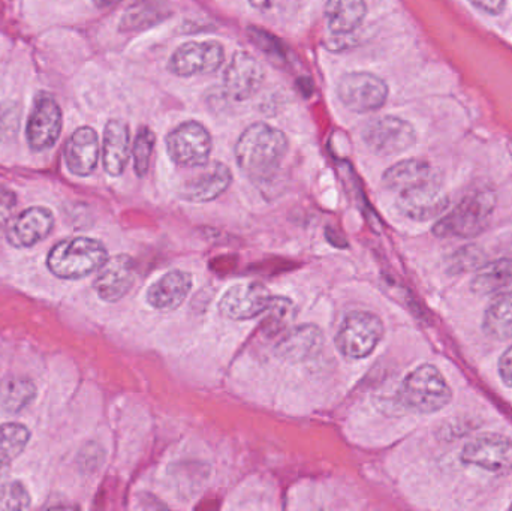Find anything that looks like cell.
I'll return each instance as SVG.
<instances>
[{
    "instance_id": "obj_37",
    "label": "cell",
    "mask_w": 512,
    "mask_h": 511,
    "mask_svg": "<svg viewBox=\"0 0 512 511\" xmlns=\"http://www.w3.org/2000/svg\"><path fill=\"white\" fill-rule=\"evenodd\" d=\"M499 375L505 386L512 387V347L508 348L499 360Z\"/></svg>"
},
{
    "instance_id": "obj_32",
    "label": "cell",
    "mask_w": 512,
    "mask_h": 511,
    "mask_svg": "<svg viewBox=\"0 0 512 511\" xmlns=\"http://www.w3.org/2000/svg\"><path fill=\"white\" fill-rule=\"evenodd\" d=\"M20 125V108L15 102L0 105V140L11 137Z\"/></svg>"
},
{
    "instance_id": "obj_16",
    "label": "cell",
    "mask_w": 512,
    "mask_h": 511,
    "mask_svg": "<svg viewBox=\"0 0 512 511\" xmlns=\"http://www.w3.org/2000/svg\"><path fill=\"white\" fill-rule=\"evenodd\" d=\"M448 204L450 198L439 179L397 194V207L400 212L414 221H429L436 218L445 212Z\"/></svg>"
},
{
    "instance_id": "obj_14",
    "label": "cell",
    "mask_w": 512,
    "mask_h": 511,
    "mask_svg": "<svg viewBox=\"0 0 512 511\" xmlns=\"http://www.w3.org/2000/svg\"><path fill=\"white\" fill-rule=\"evenodd\" d=\"M54 222L53 212L47 207H29L9 221L6 240L14 248H33L53 233Z\"/></svg>"
},
{
    "instance_id": "obj_36",
    "label": "cell",
    "mask_w": 512,
    "mask_h": 511,
    "mask_svg": "<svg viewBox=\"0 0 512 511\" xmlns=\"http://www.w3.org/2000/svg\"><path fill=\"white\" fill-rule=\"evenodd\" d=\"M468 2L490 15H499L505 8V0H468Z\"/></svg>"
},
{
    "instance_id": "obj_23",
    "label": "cell",
    "mask_w": 512,
    "mask_h": 511,
    "mask_svg": "<svg viewBox=\"0 0 512 511\" xmlns=\"http://www.w3.org/2000/svg\"><path fill=\"white\" fill-rule=\"evenodd\" d=\"M321 347V330L315 326H300L292 329L279 342L277 353L289 362H303L318 354Z\"/></svg>"
},
{
    "instance_id": "obj_9",
    "label": "cell",
    "mask_w": 512,
    "mask_h": 511,
    "mask_svg": "<svg viewBox=\"0 0 512 511\" xmlns=\"http://www.w3.org/2000/svg\"><path fill=\"white\" fill-rule=\"evenodd\" d=\"M224 47L218 41H191L180 45L168 62V71L177 77L213 74L224 63Z\"/></svg>"
},
{
    "instance_id": "obj_6",
    "label": "cell",
    "mask_w": 512,
    "mask_h": 511,
    "mask_svg": "<svg viewBox=\"0 0 512 511\" xmlns=\"http://www.w3.org/2000/svg\"><path fill=\"white\" fill-rule=\"evenodd\" d=\"M167 152L174 164L183 168L206 165L212 155L213 140L206 126L195 120L180 123L168 134Z\"/></svg>"
},
{
    "instance_id": "obj_40",
    "label": "cell",
    "mask_w": 512,
    "mask_h": 511,
    "mask_svg": "<svg viewBox=\"0 0 512 511\" xmlns=\"http://www.w3.org/2000/svg\"><path fill=\"white\" fill-rule=\"evenodd\" d=\"M510 509L512 510V504H511V507H510Z\"/></svg>"
},
{
    "instance_id": "obj_5",
    "label": "cell",
    "mask_w": 512,
    "mask_h": 511,
    "mask_svg": "<svg viewBox=\"0 0 512 511\" xmlns=\"http://www.w3.org/2000/svg\"><path fill=\"white\" fill-rule=\"evenodd\" d=\"M384 335V323L378 315L369 311H352L343 318L334 342L345 359L361 360L378 348Z\"/></svg>"
},
{
    "instance_id": "obj_15",
    "label": "cell",
    "mask_w": 512,
    "mask_h": 511,
    "mask_svg": "<svg viewBox=\"0 0 512 511\" xmlns=\"http://www.w3.org/2000/svg\"><path fill=\"white\" fill-rule=\"evenodd\" d=\"M197 174L186 180L180 188L179 195L188 203H209L221 197L231 183L233 174L230 168L222 162H207L203 167L197 168Z\"/></svg>"
},
{
    "instance_id": "obj_10",
    "label": "cell",
    "mask_w": 512,
    "mask_h": 511,
    "mask_svg": "<svg viewBox=\"0 0 512 511\" xmlns=\"http://www.w3.org/2000/svg\"><path fill=\"white\" fill-rule=\"evenodd\" d=\"M62 132V110L56 99L47 92L36 95L26 126V138L30 149L44 152L51 149Z\"/></svg>"
},
{
    "instance_id": "obj_2",
    "label": "cell",
    "mask_w": 512,
    "mask_h": 511,
    "mask_svg": "<svg viewBox=\"0 0 512 511\" xmlns=\"http://www.w3.org/2000/svg\"><path fill=\"white\" fill-rule=\"evenodd\" d=\"M107 260L104 243L81 236L56 243L48 254L47 266L56 278L78 281L98 272Z\"/></svg>"
},
{
    "instance_id": "obj_17",
    "label": "cell",
    "mask_w": 512,
    "mask_h": 511,
    "mask_svg": "<svg viewBox=\"0 0 512 511\" xmlns=\"http://www.w3.org/2000/svg\"><path fill=\"white\" fill-rule=\"evenodd\" d=\"M264 83V69L252 54L237 51L225 69L224 87L230 98L246 101L261 89Z\"/></svg>"
},
{
    "instance_id": "obj_13",
    "label": "cell",
    "mask_w": 512,
    "mask_h": 511,
    "mask_svg": "<svg viewBox=\"0 0 512 511\" xmlns=\"http://www.w3.org/2000/svg\"><path fill=\"white\" fill-rule=\"evenodd\" d=\"M135 279V261L129 255H114L98 270L93 288L99 299L107 303H116L132 290Z\"/></svg>"
},
{
    "instance_id": "obj_31",
    "label": "cell",
    "mask_w": 512,
    "mask_h": 511,
    "mask_svg": "<svg viewBox=\"0 0 512 511\" xmlns=\"http://www.w3.org/2000/svg\"><path fill=\"white\" fill-rule=\"evenodd\" d=\"M32 504L29 491L23 483L18 480H12L9 485L8 494H6L3 510H26Z\"/></svg>"
},
{
    "instance_id": "obj_8",
    "label": "cell",
    "mask_w": 512,
    "mask_h": 511,
    "mask_svg": "<svg viewBox=\"0 0 512 511\" xmlns=\"http://www.w3.org/2000/svg\"><path fill=\"white\" fill-rule=\"evenodd\" d=\"M340 102L355 113H370L384 107L388 86L378 75L370 72H351L337 86Z\"/></svg>"
},
{
    "instance_id": "obj_3",
    "label": "cell",
    "mask_w": 512,
    "mask_h": 511,
    "mask_svg": "<svg viewBox=\"0 0 512 511\" xmlns=\"http://www.w3.org/2000/svg\"><path fill=\"white\" fill-rule=\"evenodd\" d=\"M399 398L409 411L433 414L450 404L453 392L436 366L421 365L403 380Z\"/></svg>"
},
{
    "instance_id": "obj_33",
    "label": "cell",
    "mask_w": 512,
    "mask_h": 511,
    "mask_svg": "<svg viewBox=\"0 0 512 511\" xmlns=\"http://www.w3.org/2000/svg\"><path fill=\"white\" fill-rule=\"evenodd\" d=\"M251 33L252 42L255 45H258L259 48H262V51L267 54H277L280 56L282 54V47H280V42L274 38L270 33L264 32V30L259 29H251L249 30Z\"/></svg>"
},
{
    "instance_id": "obj_30",
    "label": "cell",
    "mask_w": 512,
    "mask_h": 511,
    "mask_svg": "<svg viewBox=\"0 0 512 511\" xmlns=\"http://www.w3.org/2000/svg\"><path fill=\"white\" fill-rule=\"evenodd\" d=\"M265 314H268L267 321H265L267 333L277 335V333L283 332L289 321L294 318V303L286 297H273L270 308Z\"/></svg>"
},
{
    "instance_id": "obj_1",
    "label": "cell",
    "mask_w": 512,
    "mask_h": 511,
    "mask_svg": "<svg viewBox=\"0 0 512 511\" xmlns=\"http://www.w3.org/2000/svg\"><path fill=\"white\" fill-rule=\"evenodd\" d=\"M288 152V138L267 123H254L240 135L234 149L237 165L252 179H262L279 167Z\"/></svg>"
},
{
    "instance_id": "obj_21",
    "label": "cell",
    "mask_w": 512,
    "mask_h": 511,
    "mask_svg": "<svg viewBox=\"0 0 512 511\" xmlns=\"http://www.w3.org/2000/svg\"><path fill=\"white\" fill-rule=\"evenodd\" d=\"M438 179V174L429 162L423 159H405L385 171L382 183L385 188L400 194Z\"/></svg>"
},
{
    "instance_id": "obj_27",
    "label": "cell",
    "mask_w": 512,
    "mask_h": 511,
    "mask_svg": "<svg viewBox=\"0 0 512 511\" xmlns=\"http://www.w3.org/2000/svg\"><path fill=\"white\" fill-rule=\"evenodd\" d=\"M483 329L487 336L498 341L512 338V293L492 300L484 314Z\"/></svg>"
},
{
    "instance_id": "obj_12",
    "label": "cell",
    "mask_w": 512,
    "mask_h": 511,
    "mask_svg": "<svg viewBox=\"0 0 512 511\" xmlns=\"http://www.w3.org/2000/svg\"><path fill=\"white\" fill-rule=\"evenodd\" d=\"M463 464L495 474L512 473V440L502 435L486 434L463 447Z\"/></svg>"
},
{
    "instance_id": "obj_20",
    "label": "cell",
    "mask_w": 512,
    "mask_h": 511,
    "mask_svg": "<svg viewBox=\"0 0 512 511\" xmlns=\"http://www.w3.org/2000/svg\"><path fill=\"white\" fill-rule=\"evenodd\" d=\"M131 156V134L128 123L113 119L107 123L102 143V164L111 177L122 176Z\"/></svg>"
},
{
    "instance_id": "obj_39",
    "label": "cell",
    "mask_w": 512,
    "mask_h": 511,
    "mask_svg": "<svg viewBox=\"0 0 512 511\" xmlns=\"http://www.w3.org/2000/svg\"><path fill=\"white\" fill-rule=\"evenodd\" d=\"M120 2H123V0H93V3L99 9L113 8V6L119 5Z\"/></svg>"
},
{
    "instance_id": "obj_4",
    "label": "cell",
    "mask_w": 512,
    "mask_h": 511,
    "mask_svg": "<svg viewBox=\"0 0 512 511\" xmlns=\"http://www.w3.org/2000/svg\"><path fill=\"white\" fill-rule=\"evenodd\" d=\"M496 198L493 192L480 191L463 198L453 212L439 219L433 227L438 237H474L489 225L495 210Z\"/></svg>"
},
{
    "instance_id": "obj_35",
    "label": "cell",
    "mask_w": 512,
    "mask_h": 511,
    "mask_svg": "<svg viewBox=\"0 0 512 511\" xmlns=\"http://www.w3.org/2000/svg\"><path fill=\"white\" fill-rule=\"evenodd\" d=\"M256 11L264 14H280L288 11L298 0H249Z\"/></svg>"
},
{
    "instance_id": "obj_24",
    "label": "cell",
    "mask_w": 512,
    "mask_h": 511,
    "mask_svg": "<svg viewBox=\"0 0 512 511\" xmlns=\"http://www.w3.org/2000/svg\"><path fill=\"white\" fill-rule=\"evenodd\" d=\"M173 15V9L168 3L159 0H146L131 6L120 21L123 32H140L158 26Z\"/></svg>"
},
{
    "instance_id": "obj_29",
    "label": "cell",
    "mask_w": 512,
    "mask_h": 511,
    "mask_svg": "<svg viewBox=\"0 0 512 511\" xmlns=\"http://www.w3.org/2000/svg\"><path fill=\"white\" fill-rule=\"evenodd\" d=\"M156 137L152 129L141 128L135 137L132 156H134V170L138 177H144L149 173L152 162L153 150H155Z\"/></svg>"
},
{
    "instance_id": "obj_34",
    "label": "cell",
    "mask_w": 512,
    "mask_h": 511,
    "mask_svg": "<svg viewBox=\"0 0 512 511\" xmlns=\"http://www.w3.org/2000/svg\"><path fill=\"white\" fill-rule=\"evenodd\" d=\"M15 203L17 200H15L14 192L0 188V233L8 227Z\"/></svg>"
},
{
    "instance_id": "obj_19",
    "label": "cell",
    "mask_w": 512,
    "mask_h": 511,
    "mask_svg": "<svg viewBox=\"0 0 512 511\" xmlns=\"http://www.w3.org/2000/svg\"><path fill=\"white\" fill-rule=\"evenodd\" d=\"M99 137L89 126L78 128L65 147V162L68 170L78 177H87L96 170L99 162Z\"/></svg>"
},
{
    "instance_id": "obj_22",
    "label": "cell",
    "mask_w": 512,
    "mask_h": 511,
    "mask_svg": "<svg viewBox=\"0 0 512 511\" xmlns=\"http://www.w3.org/2000/svg\"><path fill=\"white\" fill-rule=\"evenodd\" d=\"M366 14L364 0H328L324 11L325 24L334 35L345 36L361 26Z\"/></svg>"
},
{
    "instance_id": "obj_28",
    "label": "cell",
    "mask_w": 512,
    "mask_h": 511,
    "mask_svg": "<svg viewBox=\"0 0 512 511\" xmlns=\"http://www.w3.org/2000/svg\"><path fill=\"white\" fill-rule=\"evenodd\" d=\"M30 441V431L21 423L0 425V465L11 464L26 450Z\"/></svg>"
},
{
    "instance_id": "obj_25",
    "label": "cell",
    "mask_w": 512,
    "mask_h": 511,
    "mask_svg": "<svg viewBox=\"0 0 512 511\" xmlns=\"http://www.w3.org/2000/svg\"><path fill=\"white\" fill-rule=\"evenodd\" d=\"M35 398L36 386L30 378L8 377L0 383V408L5 413H21Z\"/></svg>"
},
{
    "instance_id": "obj_7",
    "label": "cell",
    "mask_w": 512,
    "mask_h": 511,
    "mask_svg": "<svg viewBox=\"0 0 512 511\" xmlns=\"http://www.w3.org/2000/svg\"><path fill=\"white\" fill-rule=\"evenodd\" d=\"M361 137L367 149L375 155L394 156L414 146L417 132L411 123L400 117L382 116L370 120Z\"/></svg>"
},
{
    "instance_id": "obj_26",
    "label": "cell",
    "mask_w": 512,
    "mask_h": 511,
    "mask_svg": "<svg viewBox=\"0 0 512 511\" xmlns=\"http://www.w3.org/2000/svg\"><path fill=\"white\" fill-rule=\"evenodd\" d=\"M512 287V260H496L478 270L471 282L475 294H495Z\"/></svg>"
},
{
    "instance_id": "obj_11",
    "label": "cell",
    "mask_w": 512,
    "mask_h": 511,
    "mask_svg": "<svg viewBox=\"0 0 512 511\" xmlns=\"http://www.w3.org/2000/svg\"><path fill=\"white\" fill-rule=\"evenodd\" d=\"M273 297L261 282H240L222 294L219 311L230 320H255L267 312Z\"/></svg>"
},
{
    "instance_id": "obj_38",
    "label": "cell",
    "mask_w": 512,
    "mask_h": 511,
    "mask_svg": "<svg viewBox=\"0 0 512 511\" xmlns=\"http://www.w3.org/2000/svg\"><path fill=\"white\" fill-rule=\"evenodd\" d=\"M8 473V465H0V510H3L6 494H8L9 485H11V480H9Z\"/></svg>"
},
{
    "instance_id": "obj_18",
    "label": "cell",
    "mask_w": 512,
    "mask_h": 511,
    "mask_svg": "<svg viewBox=\"0 0 512 511\" xmlns=\"http://www.w3.org/2000/svg\"><path fill=\"white\" fill-rule=\"evenodd\" d=\"M191 273L174 269L162 275L150 285L146 300L153 309L161 312L176 311L185 303L192 291Z\"/></svg>"
}]
</instances>
